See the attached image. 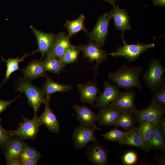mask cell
<instances>
[{"label":"cell","mask_w":165,"mask_h":165,"mask_svg":"<svg viewBox=\"0 0 165 165\" xmlns=\"http://www.w3.org/2000/svg\"><path fill=\"white\" fill-rule=\"evenodd\" d=\"M142 72L141 67H129L124 65L116 71L109 73L108 76L110 81L116 83L120 88L127 90L136 87L139 91L142 89V82L139 78Z\"/></svg>","instance_id":"obj_1"},{"label":"cell","mask_w":165,"mask_h":165,"mask_svg":"<svg viewBox=\"0 0 165 165\" xmlns=\"http://www.w3.org/2000/svg\"><path fill=\"white\" fill-rule=\"evenodd\" d=\"M18 82L15 88V92L19 91L20 93L25 94L28 104L33 109L35 113H36L41 105L44 103L45 98L44 91L24 78Z\"/></svg>","instance_id":"obj_2"},{"label":"cell","mask_w":165,"mask_h":165,"mask_svg":"<svg viewBox=\"0 0 165 165\" xmlns=\"http://www.w3.org/2000/svg\"><path fill=\"white\" fill-rule=\"evenodd\" d=\"M161 60L152 59L143 75L146 86L152 91L165 83V70L161 63Z\"/></svg>","instance_id":"obj_3"},{"label":"cell","mask_w":165,"mask_h":165,"mask_svg":"<svg viewBox=\"0 0 165 165\" xmlns=\"http://www.w3.org/2000/svg\"><path fill=\"white\" fill-rule=\"evenodd\" d=\"M122 38L123 46L117 48L115 52L109 53L108 55L115 58L124 57L129 62L133 61L143 52L155 46L154 43L145 44L138 42L137 44H128L126 42L124 37Z\"/></svg>","instance_id":"obj_4"},{"label":"cell","mask_w":165,"mask_h":165,"mask_svg":"<svg viewBox=\"0 0 165 165\" xmlns=\"http://www.w3.org/2000/svg\"><path fill=\"white\" fill-rule=\"evenodd\" d=\"M23 121L15 130H12L13 136L18 137L22 140H35L39 131V127L42 125L36 113L33 118L30 119L22 116Z\"/></svg>","instance_id":"obj_5"},{"label":"cell","mask_w":165,"mask_h":165,"mask_svg":"<svg viewBox=\"0 0 165 165\" xmlns=\"http://www.w3.org/2000/svg\"><path fill=\"white\" fill-rule=\"evenodd\" d=\"M111 19L109 13H104L98 18L91 31L86 33L90 40L101 48L104 46L108 34V24Z\"/></svg>","instance_id":"obj_6"},{"label":"cell","mask_w":165,"mask_h":165,"mask_svg":"<svg viewBox=\"0 0 165 165\" xmlns=\"http://www.w3.org/2000/svg\"><path fill=\"white\" fill-rule=\"evenodd\" d=\"M165 112V107L152 100L150 104L146 108L141 110L137 109L132 113L135 123H139L143 121L159 123Z\"/></svg>","instance_id":"obj_7"},{"label":"cell","mask_w":165,"mask_h":165,"mask_svg":"<svg viewBox=\"0 0 165 165\" xmlns=\"http://www.w3.org/2000/svg\"><path fill=\"white\" fill-rule=\"evenodd\" d=\"M85 58H88L91 62L96 61V64L94 67L95 73L94 77L98 74V69L101 64L107 58L108 54L105 50H102L91 41L86 45L79 46Z\"/></svg>","instance_id":"obj_8"},{"label":"cell","mask_w":165,"mask_h":165,"mask_svg":"<svg viewBox=\"0 0 165 165\" xmlns=\"http://www.w3.org/2000/svg\"><path fill=\"white\" fill-rule=\"evenodd\" d=\"M95 130H100V129L90 128L81 124L76 126L72 135L73 144L75 148L80 149L87 146V144L90 142H97L94 133Z\"/></svg>","instance_id":"obj_9"},{"label":"cell","mask_w":165,"mask_h":165,"mask_svg":"<svg viewBox=\"0 0 165 165\" xmlns=\"http://www.w3.org/2000/svg\"><path fill=\"white\" fill-rule=\"evenodd\" d=\"M86 155L89 162L96 165L108 163V150L97 142L87 146Z\"/></svg>","instance_id":"obj_10"},{"label":"cell","mask_w":165,"mask_h":165,"mask_svg":"<svg viewBox=\"0 0 165 165\" xmlns=\"http://www.w3.org/2000/svg\"><path fill=\"white\" fill-rule=\"evenodd\" d=\"M122 93L117 85H112L108 81L105 82L103 92L100 94L97 97L94 107L99 108L108 106L116 100Z\"/></svg>","instance_id":"obj_11"},{"label":"cell","mask_w":165,"mask_h":165,"mask_svg":"<svg viewBox=\"0 0 165 165\" xmlns=\"http://www.w3.org/2000/svg\"><path fill=\"white\" fill-rule=\"evenodd\" d=\"M30 28L35 36L38 45V48L35 51L36 53L39 52L41 53L42 59L50 50L55 40L56 35L53 33H44L31 25L30 26Z\"/></svg>","instance_id":"obj_12"},{"label":"cell","mask_w":165,"mask_h":165,"mask_svg":"<svg viewBox=\"0 0 165 165\" xmlns=\"http://www.w3.org/2000/svg\"><path fill=\"white\" fill-rule=\"evenodd\" d=\"M73 107L76 113L77 120L81 124L90 128H98L96 124L97 115L91 108L78 104L73 105Z\"/></svg>","instance_id":"obj_13"},{"label":"cell","mask_w":165,"mask_h":165,"mask_svg":"<svg viewBox=\"0 0 165 165\" xmlns=\"http://www.w3.org/2000/svg\"><path fill=\"white\" fill-rule=\"evenodd\" d=\"M136 93L134 90H127L109 105L121 112H133L137 110L134 103Z\"/></svg>","instance_id":"obj_14"},{"label":"cell","mask_w":165,"mask_h":165,"mask_svg":"<svg viewBox=\"0 0 165 165\" xmlns=\"http://www.w3.org/2000/svg\"><path fill=\"white\" fill-rule=\"evenodd\" d=\"M50 97H46L43 104L45 106L44 111L39 117L42 125H45L51 132L57 133L60 130L58 120L55 113L50 106Z\"/></svg>","instance_id":"obj_15"},{"label":"cell","mask_w":165,"mask_h":165,"mask_svg":"<svg viewBox=\"0 0 165 165\" xmlns=\"http://www.w3.org/2000/svg\"><path fill=\"white\" fill-rule=\"evenodd\" d=\"M97 82L89 81L85 84H78L77 88L80 94V101L94 107V103L97 98V95L99 94Z\"/></svg>","instance_id":"obj_16"},{"label":"cell","mask_w":165,"mask_h":165,"mask_svg":"<svg viewBox=\"0 0 165 165\" xmlns=\"http://www.w3.org/2000/svg\"><path fill=\"white\" fill-rule=\"evenodd\" d=\"M113 19L114 24L117 30L122 31V37L124 32L131 28L129 15L126 9L119 8L117 5L113 6V8L109 13Z\"/></svg>","instance_id":"obj_17"},{"label":"cell","mask_w":165,"mask_h":165,"mask_svg":"<svg viewBox=\"0 0 165 165\" xmlns=\"http://www.w3.org/2000/svg\"><path fill=\"white\" fill-rule=\"evenodd\" d=\"M70 38L66 33L63 31L59 33L56 35L55 40L47 53L59 58L74 46L71 43Z\"/></svg>","instance_id":"obj_18"},{"label":"cell","mask_w":165,"mask_h":165,"mask_svg":"<svg viewBox=\"0 0 165 165\" xmlns=\"http://www.w3.org/2000/svg\"><path fill=\"white\" fill-rule=\"evenodd\" d=\"M26 145L23 140L18 137L9 140L3 146L6 161L19 160L20 153Z\"/></svg>","instance_id":"obj_19"},{"label":"cell","mask_w":165,"mask_h":165,"mask_svg":"<svg viewBox=\"0 0 165 165\" xmlns=\"http://www.w3.org/2000/svg\"><path fill=\"white\" fill-rule=\"evenodd\" d=\"M98 109V125L103 126H114L122 113L109 105Z\"/></svg>","instance_id":"obj_20"},{"label":"cell","mask_w":165,"mask_h":165,"mask_svg":"<svg viewBox=\"0 0 165 165\" xmlns=\"http://www.w3.org/2000/svg\"><path fill=\"white\" fill-rule=\"evenodd\" d=\"M22 71L24 78L29 81L46 75V71L41 60L32 61Z\"/></svg>","instance_id":"obj_21"},{"label":"cell","mask_w":165,"mask_h":165,"mask_svg":"<svg viewBox=\"0 0 165 165\" xmlns=\"http://www.w3.org/2000/svg\"><path fill=\"white\" fill-rule=\"evenodd\" d=\"M121 145L135 147L146 152L149 151L145 145L137 128L136 127L128 131Z\"/></svg>","instance_id":"obj_22"},{"label":"cell","mask_w":165,"mask_h":165,"mask_svg":"<svg viewBox=\"0 0 165 165\" xmlns=\"http://www.w3.org/2000/svg\"><path fill=\"white\" fill-rule=\"evenodd\" d=\"M45 77L46 80L42 85V90L46 97H50L52 94L57 92H67L72 88V86L70 85L56 82L47 75Z\"/></svg>","instance_id":"obj_23"},{"label":"cell","mask_w":165,"mask_h":165,"mask_svg":"<svg viewBox=\"0 0 165 165\" xmlns=\"http://www.w3.org/2000/svg\"><path fill=\"white\" fill-rule=\"evenodd\" d=\"M85 16L81 14L79 17L75 20L66 21L64 26L68 32V35L69 38L82 30L86 34L88 32L85 27Z\"/></svg>","instance_id":"obj_24"},{"label":"cell","mask_w":165,"mask_h":165,"mask_svg":"<svg viewBox=\"0 0 165 165\" xmlns=\"http://www.w3.org/2000/svg\"><path fill=\"white\" fill-rule=\"evenodd\" d=\"M35 53L34 51L29 54L26 53L22 56L21 58L19 57H17L15 58H9L7 60H5L2 57V60L6 63V69L5 78L0 86V88L6 82L9 80L10 75L13 72L17 70H20L19 67V63L20 62L23 61L24 59L26 57Z\"/></svg>","instance_id":"obj_25"},{"label":"cell","mask_w":165,"mask_h":165,"mask_svg":"<svg viewBox=\"0 0 165 165\" xmlns=\"http://www.w3.org/2000/svg\"><path fill=\"white\" fill-rule=\"evenodd\" d=\"M165 138L161 133L158 123L155 126L152 136L148 145V148L151 149L165 151Z\"/></svg>","instance_id":"obj_26"},{"label":"cell","mask_w":165,"mask_h":165,"mask_svg":"<svg viewBox=\"0 0 165 165\" xmlns=\"http://www.w3.org/2000/svg\"><path fill=\"white\" fill-rule=\"evenodd\" d=\"M158 123L155 122L143 121L139 123V126L137 127L145 145L148 149V145L153 130L156 124Z\"/></svg>","instance_id":"obj_27"},{"label":"cell","mask_w":165,"mask_h":165,"mask_svg":"<svg viewBox=\"0 0 165 165\" xmlns=\"http://www.w3.org/2000/svg\"><path fill=\"white\" fill-rule=\"evenodd\" d=\"M42 62L46 71L53 73L59 74L65 66L58 58L48 53Z\"/></svg>","instance_id":"obj_28"},{"label":"cell","mask_w":165,"mask_h":165,"mask_svg":"<svg viewBox=\"0 0 165 165\" xmlns=\"http://www.w3.org/2000/svg\"><path fill=\"white\" fill-rule=\"evenodd\" d=\"M135 123L132 112H122L114 126L116 127H120L128 131L135 127Z\"/></svg>","instance_id":"obj_29"},{"label":"cell","mask_w":165,"mask_h":165,"mask_svg":"<svg viewBox=\"0 0 165 165\" xmlns=\"http://www.w3.org/2000/svg\"><path fill=\"white\" fill-rule=\"evenodd\" d=\"M80 51L79 46H74L58 59L64 66L75 63L77 61Z\"/></svg>","instance_id":"obj_30"},{"label":"cell","mask_w":165,"mask_h":165,"mask_svg":"<svg viewBox=\"0 0 165 165\" xmlns=\"http://www.w3.org/2000/svg\"><path fill=\"white\" fill-rule=\"evenodd\" d=\"M41 157V155L39 151L26 144L20 153L19 160L21 164L29 160H39Z\"/></svg>","instance_id":"obj_31"},{"label":"cell","mask_w":165,"mask_h":165,"mask_svg":"<svg viewBox=\"0 0 165 165\" xmlns=\"http://www.w3.org/2000/svg\"><path fill=\"white\" fill-rule=\"evenodd\" d=\"M128 131L120 130L116 127L101 136L107 140L117 142L121 145Z\"/></svg>","instance_id":"obj_32"},{"label":"cell","mask_w":165,"mask_h":165,"mask_svg":"<svg viewBox=\"0 0 165 165\" xmlns=\"http://www.w3.org/2000/svg\"><path fill=\"white\" fill-rule=\"evenodd\" d=\"M152 100L165 108V83L152 91Z\"/></svg>","instance_id":"obj_33"},{"label":"cell","mask_w":165,"mask_h":165,"mask_svg":"<svg viewBox=\"0 0 165 165\" xmlns=\"http://www.w3.org/2000/svg\"><path fill=\"white\" fill-rule=\"evenodd\" d=\"M138 159V156L136 152L129 151L126 152L123 156L122 162L125 165H133L137 163Z\"/></svg>","instance_id":"obj_34"},{"label":"cell","mask_w":165,"mask_h":165,"mask_svg":"<svg viewBox=\"0 0 165 165\" xmlns=\"http://www.w3.org/2000/svg\"><path fill=\"white\" fill-rule=\"evenodd\" d=\"M13 137L12 130H8L3 128L0 122V146L3 147L6 143Z\"/></svg>","instance_id":"obj_35"},{"label":"cell","mask_w":165,"mask_h":165,"mask_svg":"<svg viewBox=\"0 0 165 165\" xmlns=\"http://www.w3.org/2000/svg\"><path fill=\"white\" fill-rule=\"evenodd\" d=\"M19 96H18L13 99L9 101L0 99V114L6 110L7 107L15 101Z\"/></svg>","instance_id":"obj_36"},{"label":"cell","mask_w":165,"mask_h":165,"mask_svg":"<svg viewBox=\"0 0 165 165\" xmlns=\"http://www.w3.org/2000/svg\"><path fill=\"white\" fill-rule=\"evenodd\" d=\"M160 130L162 135L165 137V118H161L158 123Z\"/></svg>","instance_id":"obj_37"},{"label":"cell","mask_w":165,"mask_h":165,"mask_svg":"<svg viewBox=\"0 0 165 165\" xmlns=\"http://www.w3.org/2000/svg\"><path fill=\"white\" fill-rule=\"evenodd\" d=\"M38 160H29L21 163V165H36L38 164Z\"/></svg>","instance_id":"obj_38"},{"label":"cell","mask_w":165,"mask_h":165,"mask_svg":"<svg viewBox=\"0 0 165 165\" xmlns=\"http://www.w3.org/2000/svg\"><path fill=\"white\" fill-rule=\"evenodd\" d=\"M153 4L156 6L165 7V0H151Z\"/></svg>","instance_id":"obj_39"},{"label":"cell","mask_w":165,"mask_h":165,"mask_svg":"<svg viewBox=\"0 0 165 165\" xmlns=\"http://www.w3.org/2000/svg\"><path fill=\"white\" fill-rule=\"evenodd\" d=\"M6 164L8 165H20V163L19 160H11L6 161Z\"/></svg>","instance_id":"obj_40"},{"label":"cell","mask_w":165,"mask_h":165,"mask_svg":"<svg viewBox=\"0 0 165 165\" xmlns=\"http://www.w3.org/2000/svg\"><path fill=\"white\" fill-rule=\"evenodd\" d=\"M103 0L111 4L113 6H114L115 5L116 2L118 0Z\"/></svg>","instance_id":"obj_41"}]
</instances>
